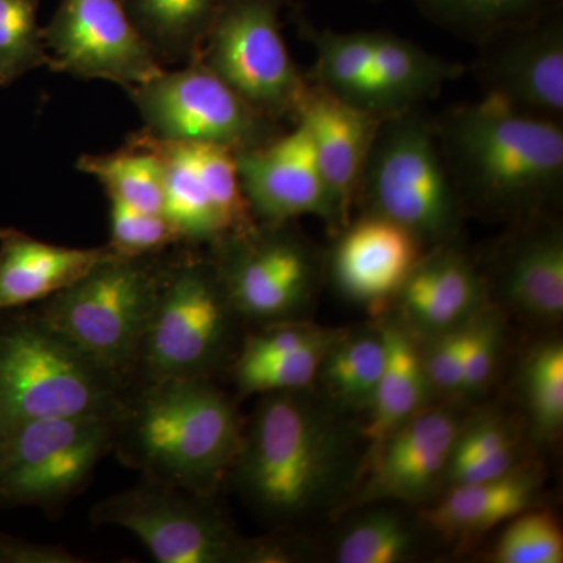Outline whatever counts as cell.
Masks as SVG:
<instances>
[{"instance_id":"21","label":"cell","mask_w":563,"mask_h":563,"mask_svg":"<svg viewBox=\"0 0 563 563\" xmlns=\"http://www.w3.org/2000/svg\"><path fill=\"white\" fill-rule=\"evenodd\" d=\"M462 65L422 49L412 41L374 32L373 66L346 102L380 118L410 110L461 76Z\"/></svg>"},{"instance_id":"5","label":"cell","mask_w":563,"mask_h":563,"mask_svg":"<svg viewBox=\"0 0 563 563\" xmlns=\"http://www.w3.org/2000/svg\"><path fill=\"white\" fill-rule=\"evenodd\" d=\"M163 254H110L68 288L44 299L36 313L129 388L165 268Z\"/></svg>"},{"instance_id":"11","label":"cell","mask_w":563,"mask_h":563,"mask_svg":"<svg viewBox=\"0 0 563 563\" xmlns=\"http://www.w3.org/2000/svg\"><path fill=\"white\" fill-rule=\"evenodd\" d=\"M282 5L284 0H225L198 57L274 121L298 114L309 91L282 35Z\"/></svg>"},{"instance_id":"20","label":"cell","mask_w":563,"mask_h":563,"mask_svg":"<svg viewBox=\"0 0 563 563\" xmlns=\"http://www.w3.org/2000/svg\"><path fill=\"white\" fill-rule=\"evenodd\" d=\"M402 317L429 336L465 324L484 306V280L462 252L437 246L396 292Z\"/></svg>"},{"instance_id":"12","label":"cell","mask_w":563,"mask_h":563,"mask_svg":"<svg viewBox=\"0 0 563 563\" xmlns=\"http://www.w3.org/2000/svg\"><path fill=\"white\" fill-rule=\"evenodd\" d=\"M210 250L218 279L239 317L265 324L285 321L312 295L313 257L288 222H257Z\"/></svg>"},{"instance_id":"4","label":"cell","mask_w":563,"mask_h":563,"mask_svg":"<svg viewBox=\"0 0 563 563\" xmlns=\"http://www.w3.org/2000/svg\"><path fill=\"white\" fill-rule=\"evenodd\" d=\"M128 391L35 309L0 314V435L47 418H118Z\"/></svg>"},{"instance_id":"28","label":"cell","mask_w":563,"mask_h":563,"mask_svg":"<svg viewBox=\"0 0 563 563\" xmlns=\"http://www.w3.org/2000/svg\"><path fill=\"white\" fill-rule=\"evenodd\" d=\"M77 169L95 177L109 199L151 213H165L163 161L139 133L120 151L81 155Z\"/></svg>"},{"instance_id":"27","label":"cell","mask_w":563,"mask_h":563,"mask_svg":"<svg viewBox=\"0 0 563 563\" xmlns=\"http://www.w3.org/2000/svg\"><path fill=\"white\" fill-rule=\"evenodd\" d=\"M383 331L336 332L322 357V387L329 398L346 410H368L384 373Z\"/></svg>"},{"instance_id":"16","label":"cell","mask_w":563,"mask_h":563,"mask_svg":"<svg viewBox=\"0 0 563 563\" xmlns=\"http://www.w3.org/2000/svg\"><path fill=\"white\" fill-rule=\"evenodd\" d=\"M235 158L255 221L282 224L314 214L339 224L312 140L301 121L295 131L277 135L254 150L239 152Z\"/></svg>"},{"instance_id":"18","label":"cell","mask_w":563,"mask_h":563,"mask_svg":"<svg viewBox=\"0 0 563 563\" xmlns=\"http://www.w3.org/2000/svg\"><path fill=\"white\" fill-rule=\"evenodd\" d=\"M383 120L321 87L309 88L299 107L298 121L309 132L322 179L335 207L336 221L344 228Z\"/></svg>"},{"instance_id":"7","label":"cell","mask_w":563,"mask_h":563,"mask_svg":"<svg viewBox=\"0 0 563 563\" xmlns=\"http://www.w3.org/2000/svg\"><path fill=\"white\" fill-rule=\"evenodd\" d=\"M358 191L369 214L402 225L422 246H442L457 232L462 199L435 129L410 110L380 122Z\"/></svg>"},{"instance_id":"10","label":"cell","mask_w":563,"mask_h":563,"mask_svg":"<svg viewBox=\"0 0 563 563\" xmlns=\"http://www.w3.org/2000/svg\"><path fill=\"white\" fill-rule=\"evenodd\" d=\"M180 66L128 90L152 136L239 154L279 135L276 121L244 101L201 58Z\"/></svg>"},{"instance_id":"2","label":"cell","mask_w":563,"mask_h":563,"mask_svg":"<svg viewBox=\"0 0 563 563\" xmlns=\"http://www.w3.org/2000/svg\"><path fill=\"white\" fill-rule=\"evenodd\" d=\"M461 199L496 214L542 210L561 195L563 131L493 96L459 107L435 129Z\"/></svg>"},{"instance_id":"6","label":"cell","mask_w":563,"mask_h":563,"mask_svg":"<svg viewBox=\"0 0 563 563\" xmlns=\"http://www.w3.org/2000/svg\"><path fill=\"white\" fill-rule=\"evenodd\" d=\"M235 317L210 257L191 251L166 257L136 379H211L228 357Z\"/></svg>"},{"instance_id":"33","label":"cell","mask_w":563,"mask_h":563,"mask_svg":"<svg viewBox=\"0 0 563 563\" xmlns=\"http://www.w3.org/2000/svg\"><path fill=\"white\" fill-rule=\"evenodd\" d=\"M413 548V536L401 515L374 510L358 518L336 544L340 563H396Z\"/></svg>"},{"instance_id":"39","label":"cell","mask_w":563,"mask_h":563,"mask_svg":"<svg viewBox=\"0 0 563 563\" xmlns=\"http://www.w3.org/2000/svg\"><path fill=\"white\" fill-rule=\"evenodd\" d=\"M331 329L320 328L310 322L277 321L266 324L263 331L252 333L244 340L235 363H258L291 354L314 343L331 339Z\"/></svg>"},{"instance_id":"23","label":"cell","mask_w":563,"mask_h":563,"mask_svg":"<svg viewBox=\"0 0 563 563\" xmlns=\"http://www.w3.org/2000/svg\"><path fill=\"white\" fill-rule=\"evenodd\" d=\"M542 477L533 465L517 466L501 476L459 484L426 512V523L446 539H468L525 512L539 495Z\"/></svg>"},{"instance_id":"24","label":"cell","mask_w":563,"mask_h":563,"mask_svg":"<svg viewBox=\"0 0 563 563\" xmlns=\"http://www.w3.org/2000/svg\"><path fill=\"white\" fill-rule=\"evenodd\" d=\"M380 331L387 355L383 376L368 409L369 421L363 429V437L369 443L368 461L393 432L421 412L429 391L421 351L406 325L385 322Z\"/></svg>"},{"instance_id":"35","label":"cell","mask_w":563,"mask_h":563,"mask_svg":"<svg viewBox=\"0 0 563 563\" xmlns=\"http://www.w3.org/2000/svg\"><path fill=\"white\" fill-rule=\"evenodd\" d=\"M291 354L258 363H233L232 374L240 395L302 390L318 377L324 352L333 336Z\"/></svg>"},{"instance_id":"22","label":"cell","mask_w":563,"mask_h":563,"mask_svg":"<svg viewBox=\"0 0 563 563\" xmlns=\"http://www.w3.org/2000/svg\"><path fill=\"white\" fill-rule=\"evenodd\" d=\"M113 252L41 242L14 228L0 229V314L43 302L84 277Z\"/></svg>"},{"instance_id":"41","label":"cell","mask_w":563,"mask_h":563,"mask_svg":"<svg viewBox=\"0 0 563 563\" xmlns=\"http://www.w3.org/2000/svg\"><path fill=\"white\" fill-rule=\"evenodd\" d=\"M80 555L60 544L31 542L0 531V563H84Z\"/></svg>"},{"instance_id":"17","label":"cell","mask_w":563,"mask_h":563,"mask_svg":"<svg viewBox=\"0 0 563 563\" xmlns=\"http://www.w3.org/2000/svg\"><path fill=\"white\" fill-rule=\"evenodd\" d=\"M462 422L450 410L422 409L369 459L354 504L421 501L446 476Z\"/></svg>"},{"instance_id":"40","label":"cell","mask_w":563,"mask_h":563,"mask_svg":"<svg viewBox=\"0 0 563 563\" xmlns=\"http://www.w3.org/2000/svg\"><path fill=\"white\" fill-rule=\"evenodd\" d=\"M465 324L432 335L431 344L421 352L429 388L443 395L462 393Z\"/></svg>"},{"instance_id":"31","label":"cell","mask_w":563,"mask_h":563,"mask_svg":"<svg viewBox=\"0 0 563 563\" xmlns=\"http://www.w3.org/2000/svg\"><path fill=\"white\" fill-rule=\"evenodd\" d=\"M38 7L40 0H0V88L32 70L51 68Z\"/></svg>"},{"instance_id":"8","label":"cell","mask_w":563,"mask_h":563,"mask_svg":"<svg viewBox=\"0 0 563 563\" xmlns=\"http://www.w3.org/2000/svg\"><path fill=\"white\" fill-rule=\"evenodd\" d=\"M213 499L143 477L96 504L91 521L132 532L161 563H261L263 540L240 537Z\"/></svg>"},{"instance_id":"19","label":"cell","mask_w":563,"mask_h":563,"mask_svg":"<svg viewBox=\"0 0 563 563\" xmlns=\"http://www.w3.org/2000/svg\"><path fill=\"white\" fill-rule=\"evenodd\" d=\"M413 233L377 214L347 225L336 244L332 273L336 287L352 301L385 302L396 292L422 257Z\"/></svg>"},{"instance_id":"32","label":"cell","mask_w":563,"mask_h":563,"mask_svg":"<svg viewBox=\"0 0 563 563\" xmlns=\"http://www.w3.org/2000/svg\"><path fill=\"white\" fill-rule=\"evenodd\" d=\"M302 25L317 52L314 76L320 87L346 101L372 69L374 32H320L307 22Z\"/></svg>"},{"instance_id":"25","label":"cell","mask_w":563,"mask_h":563,"mask_svg":"<svg viewBox=\"0 0 563 563\" xmlns=\"http://www.w3.org/2000/svg\"><path fill=\"white\" fill-rule=\"evenodd\" d=\"M225 0H122L141 38L162 66L185 65L203 41Z\"/></svg>"},{"instance_id":"29","label":"cell","mask_w":563,"mask_h":563,"mask_svg":"<svg viewBox=\"0 0 563 563\" xmlns=\"http://www.w3.org/2000/svg\"><path fill=\"white\" fill-rule=\"evenodd\" d=\"M515 459L512 429L501 418L481 417L461 426L444 479L450 487L493 479L514 468Z\"/></svg>"},{"instance_id":"38","label":"cell","mask_w":563,"mask_h":563,"mask_svg":"<svg viewBox=\"0 0 563 563\" xmlns=\"http://www.w3.org/2000/svg\"><path fill=\"white\" fill-rule=\"evenodd\" d=\"M503 336V321L495 309L483 306L466 321L463 395H479L488 387L498 365Z\"/></svg>"},{"instance_id":"15","label":"cell","mask_w":563,"mask_h":563,"mask_svg":"<svg viewBox=\"0 0 563 563\" xmlns=\"http://www.w3.org/2000/svg\"><path fill=\"white\" fill-rule=\"evenodd\" d=\"M477 63L485 95L532 117L563 114V21L558 7L484 41Z\"/></svg>"},{"instance_id":"1","label":"cell","mask_w":563,"mask_h":563,"mask_svg":"<svg viewBox=\"0 0 563 563\" xmlns=\"http://www.w3.org/2000/svg\"><path fill=\"white\" fill-rule=\"evenodd\" d=\"M243 429L210 377L158 380L125 395L113 450L146 479L214 498L232 474Z\"/></svg>"},{"instance_id":"37","label":"cell","mask_w":563,"mask_h":563,"mask_svg":"<svg viewBox=\"0 0 563 563\" xmlns=\"http://www.w3.org/2000/svg\"><path fill=\"white\" fill-rule=\"evenodd\" d=\"M493 558L499 563H562L561 526L553 514L525 510L499 537Z\"/></svg>"},{"instance_id":"9","label":"cell","mask_w":563,"mask_h":563,"mask_svg":"<svg viewBox=\"0 0 563 563\" xmlns=\"http://www.w3.org/2000/svg\"><path fill=\"white\" fill-rule=\"evenodd\" d=\"M117 418H47L0 435V507L54 510L113 450Z\"/></svg>"},{"instance_id":"14","label":"cell","mask_w":563,"mask_h":563,"mask_svg":"<svg viewBox=\"0 0 563 563\" xmlns=\"http://www.w3.org/2000/svg\"><path fill=\"white\" fill-rule=\"evenodd\" d=\"M43 35L49 69L76 79L113 81L131 90L165 69L122 0H62Z\"/></svg>"},{"instance_id":"3","label":"cell","mask_w":563,"mask_h":563,"mask_svg":"<svg viewBox=\"0 0 563 563\" xmlns=\"http://www.w3.org/2000/svg\"><path fill=\"white\" fill-rule=\"evenodd\" d=\"M347 455L343 426L306 388L266 393L244 426L232 474L258 512L290 520L332 498Z\"/></svg>"},{"instance_id":"13","label":"cell","mask_w":563,"mask_h":563,"mask_svg":"<svg viewBox=\"0 0 563 563\" xmlns=\"http://www.w3.org/2000/svg\"><path fill=\"white\" fill-rule=\"evenodd\" d=\"M165 168V214L184 244L220 243L257 224L244 196L235 155L224 147L158 140L139 133Z\"/></svg>"},{"instance_id":"36","label":"cell","mask_w":563,"mask_h":563,"mask_svg":"<svg viewBox=\"0 0 563 563\" xmlns=\"http://www.w3.org/2000/svg\"><path fill=\"white\" fill-rule=\"evenodd\" d=\"M110 201V242L107 246L118 257H146L181 246L179 231L165 213H151Z\"/></svg>"},{"instance_id":"34","label":"cell","mask_w":563,"mask_h":563,"mask_svg":"<svg viewBox=\"0 0 563 563\" xmlns=\"http://www.w3.org/2000/svg\"><path fill=\"white\" fill-rule=\"evenodd\" d=\"M525 396L532 428L540 439H551L563 424V346L540 344L525 365Z\"/></svg>"},{"instance_id":"30","label":"cell","mask_w":563,"mask_h":563,"mask_svg":"<svg viewBox=\"0 0 563 563\" xmlns=\"http://www.w3.org/2000/svg\"><path fill=\"white\" fill-rule=\"evenodd\" d=\"M437 24L485 40L554 9L558 0H413Z\"/></svg>"},{"instance_id":"26","label":"cell","mask_w":563,"mask_h":563,"mask_svg":"<svg viewBox=\"0 0 563 563\" xmlns=\"http://www.w3.org/2000/svg\"><path fill=\"white\" fill-rule=\"evenodd\" d=\"M504 295L518 310L542 321L563 314V236L558 229L526 236L503 274Z\"/></svg>"}]
</instances>
